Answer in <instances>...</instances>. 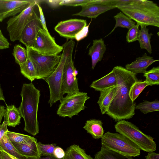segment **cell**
<instances>
[{
    "mask_svg": "<svg viewBox=\"0 0 159 159\" xmlns=\"http://www.w3.org/2000/svg\"><path fill=\"white\" fill-rule=\"evenodd\" d=\"M138 40L140 45L141 49H145L150 54L152 53V48L151 44V38L153 34L149 33L148 29L143 25H140Z\"/></svg>",
    "mask_w": 159,
    "mask_h": 159,
    "instance_id": "24",
    "label": "cell"
},
{
    "mask_svg": "<svg viewBox=\"0 0 159 159\" xmlns=\"http://www.w3.org/2000/svg\"><path fill=\"white\" fill-rule=\"evenodd\" d=\"M5 111L6 109H5L4 106L0 105V124L2 118L4 115Z\"/></svg>",
    "mask_w": 159,
    "mask_h": 159,
    "instance_id": "45",
    "label": "cell"
},
{
    "mask_svg": "<svg viewBox=\"0 0 159 159\" xmlns=\"http://www.w3.org/2000/svg\"><path fill=\"white\" fill-rule=\"evenodd\" d=\"M118 90L117 85L106 88L100 91L99 99L98 101L101 113H106L111 103Z\"/></svg>",
    "mask_w": 159,
    "mask_h": 159,
    "instance_id": "18",
    "label": "cell"
},
{
    "mask_svg": "<svg viewBox=\"0 0 159 159\" xmlns=\"http://www.w3.org/2000/svg\"><path fill=\"white\" fill-rule=\"evenodd\" d=\"M26 159H58L55 157H49V156H46L45 157H40L39 158H30V157H25Z\"/></svg>",
    "mask_w": 159,
    "mask_h": 159,
    "instance_id": "46",
    "label": "cell"
},
{
    "mask_svg": "<svg viewBox=\"0 0 159 159\" xmlns=\"http://www.w3.org/2000/svg\"><path fill=\"white\" fill-rule=\"evenodd\" d=\"M94 157V159H133L132 157L122 155L102 146Z\"/></svg>",
    "mask_w": 159,
    "mask_h": 159,
    "instance_id": "25",
    "label": "cell"
},
{
    "mask_svg": "<svg viewBox=\"0 0 159 159\" xmlns=\"http://www.w3.org/2000/svg\"><path fill=\"white\" fill-rule=\"evenodd\" d=\"M139 26V24H137L129 29L126 36V40L128 43L133 42L138 40Z\"/></svg>",
    "mask_w": 159,
    "mask_h": 159,
    "instance_id": "35",
    "label": "cell"
},
{
    "mask_svg": "<svg viewBox=\"0 0 159 159\" xmlns=\"http://www.w3.org/2000/svg\"><path fill=\"white\" fill-rule=\"evenodd\" d=\"M116 6L114 0H91L81 6L80 12L72 15L95 19L100 14L116 8Z\"/></svg>",
    "mask_w": 159,
    "mask_h": 159,
    "instance_id": "12",
    "label": "cell"
},
{
    "mask_svg": "<svg viewBox=\"0 0 159 159\" xmlns=\"http://www.w3.org/2000/svg\"><path fill=\"white\" fill-rule=\"evenodd\" d=\"M106 50V46L102 39L93 40V45L88 52V55L91 58L92 69H93L97 63L101 61Z\"/></svg>",
    "mask_w": 159,
    "mask_h": 159,
    "instance_id": "17",
    "label": "cell"
},
{
    "mask_svg": "<svg viewBox=\"0 0 159 159\" xmlns=\"http://www.w3.org/2000/svg\"><path fill=\"white\" fill-rule=\"evenodd\" d=\"M117 81L113 70L104 77L93 81L90 87L97 91H101L106 88L117 85Z\"/></svg>",
    "mask_w": 159,
    "mask_h": 159,
    "instance_id": "19",
    "label": "cell"
},
{
    "mask_svg": "<svg viewBox=\"0 0 159 159\" xmlns=\"http://www.w3.org/2000/svg\"><path fill=\"white\" fill-rule=\"evenodd\" d=\"M12 55L16 63L19 66L25 62L27 59L26 50L20 44L14 46Z\"/></svg>",
    "mask_w": 159,
    "mask_h": 159,
    "instance_id": "32",
    "label": "cell"
},
{
    "mask_svg": "<svg viewBox=\"0 0 159 159\" xmlns=\"http://www.w3.org/2000/svg\"><path fill=\"white\" fill-rule=\"evenodd\" d=\"M145 158L146 159H159V154L154 152H148Z\"/></svg>",
    "mask_w": 159,
    "mask_h": 159,
    "instance_id": "42",
    "label": "cell"
},
{
    "mask_svg": "<svg viewBox=\"0 0 159 159\" xmlns=\"http://www.w3.org/2000/svg\"><path fill=\"white\" fill-rule=\"evenodd\" d=\"M6 134L12 143H22L30 145L36 140L33 137L14 132L8 131Z\"/></svg>",
    "mask_w": 159,
    "mask_h": 159,
    "instance_id": "27",
    "label": "cell"
},
{
    "mask_svg": "<svg viewBox=\"0 0 159 159\" xmlns=\"http://www.w3.org/2000/svg\"><path fill=\"white\" fill-rule=\"evenodd\" d=\"M115 19V25L111 31L105 37L111 34L118 27L126 28L128 30L135 25V22L126 16L122 12H120L114 16Z\"/></svg>",
    "mask_w": 159,
    "mask_h": 159,
    "instance_id": "28",
    "label": "cell"
},
{
    "mask_svg": "<svg viewBox=\"0 0 159 159\" xmlns=\"http://www.w3.org/2000/svg\"><path fill=\"white\" fill-rule=\"evenodd\" d=\"M37 139L30 145L22 143H12L19 153L25 157L38 158L41 157Z\"/></svg>",
    "mask_w": 159,
    "mask_h": 159,
    "instance_id": "20",
    "label": "cell"
},
{
    "mask_svg": "<svg viewBox=\"0 0 159 159\" xmlns=\"http://www.w3.org/2000/svg\"><path fill=\"white\" fill-rule=\"evenodd\" d=\"M91 21V20L88 25L84 27L76 34L75 39L77 41H79L87 36L89 31V27Z\"/></svg>",
    "mask_w": 159,
    "mask_h": 159,
    "instance_id": "37",
    "label": "cell"
},
{
    "mask_svg": "<svg viewBox=\"0 0 159 159\" xmlns=\"http://www.w3.org/2000/svg\"><path fill=\"white\" fill-rule=\"evenodd\" d=\"M34 0H0V22L16 16L28 7Z\"/></svg>",
    "mask_w": 159,
    "mask_h": 159,
    "instance_id": "15",
    "label": "cell"
},
{
    "mask_svg": "<svg viewBox=\"0 0 159 159\" xmlns=\"http://www.w3.org/2000/svg\"><path fill=\"white\" fill-rule=\"evenodd\" d=\"M21 74L32 82L36 79V72L34 66L29 58L27 57L26 61L20 66Z\"/></svg>",
    "mask_w": 159,
    "mask_h": 159,
    "instance_id": "29",
    "label": "cell"
},
{
    "mask_svg": "<svg viewBox=\"0 0 159 159\" xmlns=\"http://www.w3.org/2000/svg\"><path fill=\"white\" fill-rule=\"evenodd\" d=\"M7 122L4 120L0 125V140L8 131Z\"/></svg>",
    "mask_w": 159,
    "mask_h": 159,
    "instance_id": "41",
    "label": "cell"
},
{
    "mask_svg": "<svg viewBox=\"0 0 159 159\" xmlns=\"http://www.w3.org/2000/svg\"><path fill=\"white\" fill-rule=\"evenodd\" d=\"M45 1L48 2V3L51 6L55 7L59 6V3L61 0H49Z\"/></svg>",
    "mask_w": 159,
    "mask_h": 159,
    "instance_id": "44",
    "label": "cell"
},
{
    "mask_svg": "<svg viewBox=\"0 0 159 159\" xmlns=\"http://www.w3.org/2000/svg\"><path fill=\"white\" fill-rule=\"evenodd\" d=\"M9 45L8 40L4 36L0 29V49L8 48Z\"/></svg>",
    "mask_w": 159,
    "mask_h": 159,
    "instance_id": "38",
    "label": "cell"
},
{
    "mask_svg": "<svg viewBox=\"0 0 159 159\" xmlns=\"http://www.w3.org/2000/svg\"><path fill=\"white\" fill-rule=\"evenodd\" d=\"M102 146L126 156H139L140 148L125 136L119 133L107 132L101 138Z\"/></svg>",
    "mask_w": 159,
    "mask_h": 159,
    "instance_id": "6",
    "label": "cell"
},
{
    "mask_svg": "<svg viewBox=\"0 0 159 159\" xmlns=\"http://www.w3.org/2000/svg\"><path fill=\"white\" fill-rule=\"evenodd\" d=\"M0 159H2V157H1V156L0 154Z\"/></svg>",
    "mask_w": 159,
    "mask_h": 159,
    "instance_id": "48",
    "label": "cell"
},
{
    "mask_svg": "<svg viewBox=\"0 0 159 159\" xmlns=\"http://www.w3.org/2000/svg\"><path fill=\"white\" fill-rule=\"evenodd\" d=\"M159 61L154 60L153 57L148 56L146 53L143 54L142 57H137L135 61L130 64L126 65L125 68L127 70L136 74L144 73L148 67L154 62Z\"/></svg>",
    "mask_w": 159,
    "mask_h": 159,
    "instance_id": "16",
    "label": "cell"
},
{
    "mask_svg": "<svg viewBox=\"0 0 159 159\" xmlns=\"http://www.w3.org/2000/svg\"><path fill=\"white\" fill-rule=\"evenodd\" d=\"M135 109L140 110L143 114L159 111V101L156 100L152 102L143 101L136 105Z\"/></svg>",
    "mask_w": 159,
    "mask_h": 159,
    "instance_id": "30",
    "label": "cell"
},
{
    "mask_svg": "<svg viewBox=\"0 0 159 159\" xmlns=\"http://www.w3.org/2000/svg\"><path fill=\"white\" fill-rule=\"evenodd\" d=\"M32 48L39 53L45 55H57L63 49L57 44L48 30L44 29L38 33Z\"/></svg>",
    "mask_w": 159,
    "mask_h": 159,
    "instance_id": "10",
    "label": "cell"
},
{
    "mask_svg": "<svg viewBox=\"0 0 159 159\" xmlns=\"http://www.w3.org/2000/svg\"><path fill=\"white\" fill-rule=\"evenodd\" d=\"M40 1L34 0L28 7L17 15L10 18L7 21V29L11 41L14 42L20 40L22 32L32 11Z\"/></svg>",
    "mask_w": 159,
    "mask_h": 159,
    "instance_id": "9",
    "label": "cell"
},
{
    "mask_svg": "<svg viewBox=\"0 0 159 159\" xmlns=\"http://www.w3.org/2000/svg\"><path fill=\"white\" fill-rule=\"evenodd\" d=\"M75 44V41L70 40L63 45L62 53L57 68L50 76L43 79L49 87L50 98L48 102L50 107L58 101L61 102L64 98L62 91L63 69L67 55L74 49Z\"/></svg>",
    "mask_w": 159,
    "mask_h": 159,
    "instance_id": "4",
    "label": "cell"
},
{
    "mask_svg": "<svg viewBox=\"0 0 159 159\" xmlns=\"http://www.w3.org/2000/svg\"><path fill=\"white\" fill-rule=\"evenodd\" d=\"M27 56L32 61L35 69L36 79H43L55 70L60 61L61 55H45L32 48L26 47Z\"/></svg>",
    "mask_w": 159,
    "mask_h": 159,
    "instance_id": "7",
    "label": "cell"
},
{
    "mask_svg": "<svg viewBox=\"0 0 159 159\" xmlns=\"http://www.w3.org/2000/svg\"><path fill=\"white\" fill-rule=\"evenodd\" d=\"M37 6L38 9L39 14V19L44 29L48 30L47 27L46 26V22L45 19V17L43 12L42 7L39 4V2L38 3L36 4Z\"/></svg>",
    "mask_w": 159,
    "mask_h": 159,
    "instance_id": "39",
    "label": "cell"
},
{
    "mask_svg": "<svg viewBox=\"0 0 159 159\" xmlns=\"http://www.w3.org/2000/svg\"><path fill=\"white\" fill-rule=\"evenodd\" d=\"M91 0H61L59 6H82L89 3Z\"/></svg>",
    "mask_w": 159,
    "mask_h": 159,
    "instance_id": "36",
    "label": "cell"
},
{
    "mask_svg": "<svg viewBox=\"0 0 159 159\" xmlns=\"http://www.w3.org/2000/svg\"><path fill=\"white\" fill-rule=\"evenodd\" d=\"M37 145L41 157L49 156L54 157V151L57 146L55 144H44L39 142H37Z\"/></svg>",
    "mask_w": 159,
    "mask_h": 159,
    "instance_id": "34",
    "label": "cell"
},
{
    "mask_svg": "<svg viewBox=\"0 0 159 159\" xmlns=\"http://www.w3.org/2000/svg\"><path fill=\"white\" fill-rule=\"evenodd\" d=\"M146 81L149 86L159 84V67H153L152 69L146 71L143 73Z\"/></svg>",
    "mask_w": 159,
    "mask_h": 159,
    "instance_id": "33",
    "label": "cell"
},
{
    "mask_svg": "<svg viewBox=\"0 0 159 159\" xmlns=\"http://www.w3.org/2000/svg\"><path fill=\"white\" fill-rule=\"evenodd\" d=\"M116 8L139 25L159 27V7L152 1L131 0L130 2Z\"/></svg>",
    "mask_w": 159,
    "mask_h": 159,
    "instance_id": "3",
    "label": "cell"
},
{
    "mask_svg": "<svg viewBox=\"0 0 159 159\" xmlns=\"http://www.w3.org/2000/svg\"><path fill=\"white\" fill-rule=\"evenodd\" d=\"M0 154L2 159H12L0 146Z\"/></svg>",
    "mask_w": 159,
    "mask_h": 159,
    "instance_id": "43",
    "label": "cell"
},
{
    "mask_svg": "<svg viewBox=\"0 0 159 159\" xmlns=\"http://www.w3.org/2000/svg\"><path fill=\"white\" fill-rule=\"evenodd\" d=\"M102 121L95 119L86 121L83 128L95 139H101L104 133Z\"/></svg>",
    "mask_w": 159,
    "mask_h": 159,
    "instance_id": "21",
    "label": "cell"
},
{
    "mask_svg": "<svg viewBox=\"0 0 159 159\" xmlns=\"http://www.w3.org/2000/svg\"><path fill=\"white\" fill-rule=\"evenodd\" d=\"M20 95L22 100L18 109L24 120V130L35 136L39 132L37 116L41 95L40 91L32 83H24L22 86Z\"/></svg>",
    "mask_w": 159,
    "mask_h": 159,
    "instance_id": "2",
    "label": "cell"
},
{
    "mask_svg": "<svg viewBox=\"0 0 159 159\" xmlns=\"http://www.w3.org/2000/svg\"><path fill=\"white\" fill-rule=\"evenodd\" d=\"M73 51L72 50L68 54L63 69L62 84L63 95L67 93L69 95L80 92L78 80L74 74L75 68L72 59Z\"/></svg>",
    "mask_w": 159,
    "mask_h": 159,
    "instance_id": "11",
    "label": "cell"
},
{
    "mask_svg": "<svg viewBox=\"0 0 159 159\" xmlns=\"http://www.w3.org/2000/svg\"><path fill=\"white\" fill-rule=\"evenodd\" d=\"M87 93L79 92L75 94L66 95L60 102L57 114L61 117L71 118L77 115L86 107L84 104L90 98Z\"/></svg>",
    "mask_w": 159,
    "mask_h": 159,
    "instance_id": "8",
    "label": "cell"
},
{
    "mask_svg": "<svg viewBox=\"0 0 159 159\" xmlns=\"http://www.w3.org/2000/svg\"><path fill=\"white\" fill-rule=\"evenodd\" d=\"M35 7L32 11L22 32L19 40L26 47H32L38 33L43 29L39 17L35 10Z\"/></svg>",
    "mask_w": 159,
    "mask_h": 159,
    "instance_id": "13",
    "label": "cell"
},
{
    "mask_svg": "<svg viewBox=\"0 0 159 159\" xmlns=\"http://www.w3.org/2000/svg\"><path fill=\"white\" fill-rule=\"evenodd\" d=\"M116 77L118 90L106 113L115 122L129 119L135 115L136 103L129 97L131 87L138 80L136 74L120 66L113 69Z\"/></svg>",
    "mask_w": 159,
    "mask_h": 159,
    "instance_id": "1",
    "label": "cell"
},
{
    "mask_svg": "<svg viewBox=\"0 0 159 159\" xmlns=\"http://www.w3.org/2000/svg\"><path fill=\"white\" fill-rule=\"evenodd\" d=\"M0 100H2L5 102V98L3 94V91L0 84Z\"/></svg>",
    "mask_w": 159,
    "mask_h": 159,
    "instance_id": "47",
    "label": "cell"
},
{
    "mask_svg": "<svg viewBox=\"0 0 159 159\" xmlns=\"http://www.w3.org/2000/svg\"><path fill=\"white\" fill-rule=\"evenodd\" d=\"M3 116L7 126L13 127L20 124L22 117L18 109L14 105H7Z\"/></svg>",
    "mask_w": 159,
    "mask_h": 159,
    "instance_id": "22",
    "label": "cell"
},
{
    "mask_svg": "<svg viewBox=\"0 0 159 159\" xmlns=\"http://www.w3.org/2000/svg\"><path fill=\"white\" fill-rule=\"evenodd\" d=\"M62 159H94L87 154L79 145L74 144L67 148Z\"/></svg>",
    "mask_w": 159,
    "mask_h": 159,
    "instance_id": "23",
    "label": "cell"
},
{
    "mask_svg": "<svg viewBox=\"0 0 159 159\" xmlns=\"http://www.w3.org/2000/svg\"><path fill=\"white\" fill-rule=\"evenodd\" d=\"M53 154L56 158L62 159L65 155V151L61 147L57 146L54 149Z\"/></svg>",
    "mask_w": 159,
    "mask_h": 159,
    "instance_id": "40",
    "label": "cell"
},
{
    "mask_svg": "<svg viewBox=\"0 0 159 159\" xmlns=\"http://www.w3.org/2000/svg\"><path fill=\"white\" fill-rule=\"evenodd\" d=\"M149 86L146 81L138 80L131 87L129 93V97L133 102L147 86Z\"/></svg>",
    "mask_w": 159,
    "mask_h": 159,
    "instance_id": "31",
    "label": "cell"
},
{
    "mask_svg": "<svg viewBox=\"0 0 159 159\" xmlns=\"http://www.w3.org/2000/svg\"><path fill=\"white\" fill-rule=\"evenodd\" d=\"M0 146L7 154L18 159H26L21 155L9 139L6 134L0 140Z\"/></svg>",
    "mask_w": 159,
    "mask_h": 159,
    "instance_id": "26",
    "label": "cell"
},
{
    "mask_svg": "<svg viewBox=\"0 0 159 159\" xmlns=\"http://www.w3.org/2000/svg\"><path fill=\"white\" fill-rule=\"evenodd\" d=\"M115 128L117 132L125 136L140 150L148 152L156 150V144L152 137L143 132L131 122L122 120L117 122Z\"/></svg>",
    "mask_w": 159,
    "mask_h": 159,
    "instance_id": "5",
    "label": "cell"
},
{
    "mask_svg": "<svg viewBox=\"0 0 159 159\" xmlns=\"http://www.w3.org/2000/svg\"><path fill=\"white\" fill-rule=\"evenodd\" d=\"M87 25L86 20L70 19L59 22L54 30L61 36L67 39H75L76 34Z\"/></svg>",
    "mask_w": 159,
    "mask_h": 159,
    "instance_id": "14",
    "label": "cell"
}]
</instances>
